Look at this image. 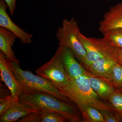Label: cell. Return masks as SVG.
<instances>
[{
  "label": "cell",
  "mask_w": 122,
  "mask_h": 122,
  "mask_svg": "<svg viewBox=\"0 0 122 122\" xmlns=\"http://www.w3.org/2000/svg\"><path fill=\"white\" fill-rule=\"evenodd\" d=\"M8 7L4 0H0V26L13 33L23 44H30L32 34L26 32L12 20L6 12Z\"/></svg>",
  "instance_id": "obj_7"
},
{
  "label": "cell",
  "mask_w": 122,
  "mask_h": 122,
  "mask_svg": "<svg viewBox=\"0 0 122 122\" xmlns=\"http://www.w3.org/2000/svg\"><path fill=\"white\" fill-rule=\"evenodd\" d=\"M19 98L20 102L26 104L35 111L54 113L70 122H81L80 110L76 105L62 102L49 94L41 92L29 94L22 93Z\"/></svg>",
  "instance_id": "obj_2"
},
{
  "label": "cell",
  "mask_w": 122,
  "mask_h": 122,
  "mask_svg": "<svg viewBox=\"0 0 122 122\" xmlns=\"http://www.w3.org/2000/svg\"><path fill=\"white\" fill-rule=\"evenodd\" d=\"M4 0L8 7L10 15H12L16 9V0Z\"/></svg>",
  "instance_id": "obj_24"
},
{
  "label": "cell",
  "mask_w": 122,
  "mask_h": 122,
  "mask_svg": "<svg viewBox=\"0 0 122 122\" xmlns=\"http://www.w3.org/2000/svg\"><path fill=\"white\" fill-rule=\"evenodd\" d=\"M41 118L40 113L35 111L30 113L24 117L20 119L18 122H41Z\"/></svg>",
  "instance_id": "obj_22"
},
{
  "label": "cell",
  "mask_w": 122,
  "mask_h": 122,
  "mask_svg": "<svg viewBox=\"0 0 122 122\" xmlns=\"http://www.w3.org/2000/svg\"><path fill=\"white\" fill-rule=\"evenodd\" d=\"M0 71L1 78L8 87L12 96L19 98L22 89L16 79L9 67L4 54L0 52Z\"/></svg>",
  "instance_id": "obj_10"
},
{
  "label": "cell",
  "mask_w": 122,
  "mask_h": 122,
  "mask_svg": "<svg viewBox=\"0 0 122 122\" xmlns=\"http://www.w3.org/2000/svg\"><path fill=\"white\" fill-rule=\"evenodd\" d=\"M112 78L114 87L122 89V66L115 61L112 71Z\"/></svg>",
  "instance_id": "obj_20"
},
{
  "label": "cell",
  "mask_w": 122,
  "mask_h": 122,
  "mask_svg": "<svg viewBox=\"0 0 122 122\" xmlns=\"http://www.w3.org/2000/svg\"><path fill=\"white\" fill-rule=\"evenodd\" d=\"M102 113L105 122H118L121 121V118L116 114L106 111H101Z\"/></svg>",
  "instance_id": "obj_23"
},
{
  "label": "cell",
  "mask_w": 122,
  "mask_h": 122,
  "mask_svg": "<svg viewBox=\"0 0 122 122\" xmlns=\"http://www.w3.org/2000/svg\"><path fill=\"white\" fill-rule=\"evenodd\" d=\"M17 37L8 30L0 27V49L4 54L7 60H16L12 47Z\"/></svg>",
  "instance_id": "obj_11"
},
{
  "label": "cell",
  "mask_w": 122,
  "mask_h": 122,
  "mask_svg": "<svg viewBox=\"0 0 122 122\" xmlns=\"http://www.w3.org/2000/svg\"><path fill=\"white\" fill-rule=\"evenodd\" d=\"M81 112L84 122H105L102 112L93 107L87 106Z\"/></svg>",
  "instance_id": "obj_15"
},
{
  "label": "cell",
  "mask_w": 122,
  "mask_h": 122,
  "mask_svg": "<svg viewBox=\"0 0 122 122\" xmlns=\"http://www.w3.org/2000/svg\"><path fill=\"white\" fill-rule=\"evenodd\" d=\"M36 73L50 81L58 89L65 87L69 83L70 79L65 67L58 49L48 62L35 71Z\"/></svg>",
  "instance_id": "obj_5"
},
{
  "label": "cell",
  "mask_w": 122,
  "mask_h": 122,
  "mask_svg": "<svg viewBox=\"0 0 122 122\" xmlns=\"http://www.w3.org/2000/svg\"><path fill=\"white\" fill-rule=\"evenodd\" d=\"M41 122H64L67 120L62 116L52 112H41Z\"/></svg>",
  "instance_id": "obj_21"
},
{
  "label": "cell",
  "mask_w": 122,
  "mask_h": 122,
  "mask_svg": "<svg viewBox=\"0 0 122 122\" xmlns=\"http://www.w3.org/2000/svg\"><path fill=\"white\" fill-rule=\"evenodd\" d=\"M121 89L122 91V89Z\"/></svg>",
  "instance_id": "obj_26"
},
{
  "label": "cell",
  "mask_w": 122,
  "mask_h": 122,
  "mask_svg": "<svg viewBox=\"0 0 122 122\" xmlns=\"http://www.w3.org/2000/svg\"><path fill=\"white\" fill-rule=\"evenodd\" d=\"M110 104L115 110L116 114L122 118V91L115 89L109 99Z\"/></svg>",
  "instance_id": "obj_17"
},
{
  "label": "cell",
  "mask_w": 122,
  "mask_h": 122,
  "mask_svg": "<svg viewBox=\"0 0 122 122\" xmlns=\"http://www.w3.org/2000/svg\"><path fill=\"white\" fill-rule=\"evenodd\" d=\"M122 29V3L111 7L99 22V30L103 34L117 29Z\"/></svg>",
  "instance_id": "obj_8"
},
{
  "label": "cell",
  "mask_w": 122,
  "mask_h": 122,
  "mask_svg": "<svg viewBox=\"0 0 122 122\" xmlns=\"http://www.w3.org/2000/svg\"><path fill=\"white\" fill-rule=\"evenodd\" d=\"M57 49L59 51L65 69L70 80L86 74L87 71L76 61L72 51L67 47L62 46H59Z\"/></svg>",
  "instance_id": "obj_6"
},
{
  "label": "cell",
  "mask_w": 122,
  "mask_h": 122,
  "mask_svg": "<svg viewBox=\"0 0 122 122\" xmlns=\"http://www.w3.org/2000/svg\"><path fill=\"white\" fill-rule=\"evenodd\" d=\"M7 63L22 89V93L31 94L41 92L51 95L59 100L73 104L64 96L59 90L49 80L39 75H35L28 71L23 70L20 66L19 61L7 60Z\"/></svg>",
  "instance_id": "obj_3"
},
{
  "label": "cell",
  "mask_w": 122,
  "mask_h": 122,
  "mask_svg": "<svg viewBox=\"0 0 122 122\" xmlns=\"http://www.w3.org/2000/svg\"><path fill=\"white\" fill-rule=\"evenodd\" d=\"M115 61L110 57L100 58L86 68L87 72L113 86L112 71Z\"/></svg>",
  "instance_id": "obj_9"
},
{
  "label": "cell",
  "mask_w": 122,
  "mask_h": 122,
  "mask_svg": "<svg viewBox=\"0 0 122 122\" xmlns=\"http://www.w3.org/2000/svg\"><path fill=\"white\" fill-rule=\"evenodd\" d=\"M104 39L114 46L122 49V29L109 30L103 34Z\"/></svg>",
  "instance_id": "obj_16"
},
{
  "label": "cell",
  "mask_w": 122,
  "mask_h": 122,
  "mask_svg": "<svg viewBox=\"0 0 122 122\" xmlns=\"http://www.w3.org/2000/svg\"><path fill=\"white\" fill-rule=\"evenodd\" d=\"M86 75L92 89L100 98L104 101L109 100L111 94L115 90V87L87 71Z\"/></svg>",
  "instance_id": "obj_12"
},
{
  "label": "cell",
  "mask_w": 122,
  "mask_h": 122,
  "mask_svg": "<svg viewBox=\"0 0 122 122\" xmlns=\"http://www.w3.org/2000/svg\"><path fill=\"white\" fill-rule=\"evenodd\" d=\"M121 120L122 121V119H121Z\"/></svg>",
  "instance_id": "obj_25"
},
{
  "label": "cell",
  "mask_w": 122,
  "mask_h": 122,
  "mask_svg": "<svg viewBox=\"0 0 122 122\" xmlns=\"http://www.w3.org/2000/svg\"><path fill=\"white\" fill-rule=\"evenodd\" d=\"M78 37L86 52V61L83 65L85 68H87L98 59L106 57L92 43L90 38L86 37L81 32L78 33Z\"/></svg>",
  "instance_id": "obj_14"
},
{
  "label": "cell",
  "mask_w": 122,
  "mask_h": 122,
  "mask_svg": "<svg viewBox=\"0 0 122 122\" xmlns=\"http://www.w3.org/2000/svg\"><path fill=\"white\" fill-rule=\"evenodd\" d=\"M80 32L78 24L74 17L69 20L64 19L62 26L59 27L56 33L59 46H66L72 51L75 56L83 65L86 57V52L79 39Z\"/></svg>",
  "instance_id": "obj_4"
},
{
  "label": "cell",
  "mask_w": 122,
  "mask_h": 122,
  "mask_svg": "<svg viewBox=\"0 0 122 122\" xmlns=\"http://www.w3.org/2000/svg\"><path fill=\"white\" fill-rule=\"evenodd\" d=\"M35 111L31 109L28 105L19 102L14 105L8 111L0 117V122H13L18 121Z\"/></svg>",
  "instance_id": "obj_13"
},
{
  "label": "cell",
  "mask_w": 122,
  "mask_h": 122,
  "mask_svg": "<svg viewBox=\"0 0 122 122\" xmlns=\"http://www.w3.org/2000/svg\"><path fill=\"white\" fill-rule=\"evenodd\" d=\"M20 102L19 98L11 95L1 98L0 99V116L4 114L13 106Z\"/></svg>",
  "instance_id": "obj_19"
},
{
  "label": "cell",
  "mask_w": 122,
  "mask_h": 122,
  "mask_svg": "<svg viewBox=\"0 0 122 122\" xmlns=\"http://www.w3.org/2000/svg\"><path fill=\"white\" fill-rule=\"evenodd\" d=\"M86 74L70 79L68 85L59 90L76 105L80 112L85 107L90 106L100 111L109 112L117 114L113 107L102 100L92 89Z\"/></svg>",
  "instance_id": "obj_1"
},
{
  "label": "cell",
  "mask_w": 122,
  "mask_h": 122,
  "mask_svg": "<svg viewBox=\"0 0 122 122\" xmlns=\"http://www.w3.org/2000/svg\"><path fill=\"white\" fill-rule=\"evenodd\" d=\"M104 39L105 53L107 56L110 57L122 66V49L114 46Z\"/></svg>",
  "instance_id": "obj_18"
}]
</instances>
